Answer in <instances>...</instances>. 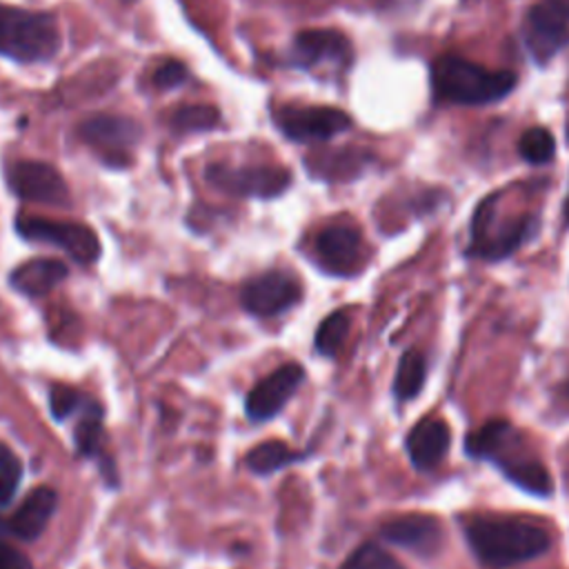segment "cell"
<instances>
[{"label": "cell", "mask_w": 569, "mask_h": 569, "mask_svg": "<svg viewBox=\"0 0 569 569\" xmlns=\"http://www.w3.org/2000/svg\"><path fill=\"white\" fill-rule=\"evenodd\" d=\"M462 529L473 556L482 565L498 569L540 558L551 545L547 529L525 520L476 516Z\"/></svg>", "instance_id": "1"}, {"label": "cell", "mask_w": 569, "mask_h": 569, "mask_svg": "<svg viewBox=\"0 0 569 569\" xmlns=\"http://www.w3.org/2000/svg\"><path fill=\"white\" fill-rule=\"evenodd\" d=\"M518 84L507 69H487L460 56H440L431 64L433 98L445 104L485 107L507 98Z\"/></svg>", "instance_id": "2"}, {"label": "cell", "mask_w": 569, "mask_h": 569, "mask_svg": "<svg viewBox=\"0 0 569 569\" xmlns=\"http://www.w3.org/2000/svg\"><path fill=\"white\" fill-rule=\"evenodd\" d=\"M60 33L53 16L0 4V56L16 62H42L53 58Z\"/></svg>", "instance_id": "3"}, {"label": "cell", "mask_w": 569, "mask_h": 569, "mask_svg": "<svg viewBox=\"0 0 569 569\" xmlns=\"http://www.w3.org/2000/svg\"><path fill=\"white\" fill-rule=\"evenodd\" d=\"M493 207L496 196H489L476 207V213L471 218V242L467 247V253L480 260H505L533 236L538 224L533 216H520L513 220H505L496 227Z\"/></svg>", "instance_id": "4"}, {"label": "cell", "mask_w": 569, "mask_h": 569, "mask_svg": "<svg viewBox=\"0 0 569 569\" xmlns=\"http://www.w3.org/2000/svg\"><path fill=\"white\" fill-rule=\"evenodd\" d=\"M16 231L24 240L53 244L82 264H91L100 256L98 236L93 233L91 227L82 222H60V220L36 218V216H18Z\"/></svg>", "instance_id": "5"}, {"label": "cell", "mask_w": 569, "mask_h": 569, "mask_svg": "<svg viewBox=\"0 0 569 569\" xmlns=\"http://www.w3.org/2000/svg\"><path fill=\"white\" fill-rule=\"evenodd\" d=\"M525 44L538 64H547L569 44V0H540L525 16Z\"/></svg>", "instance_id": "6"}, {"label": "cell", "mask_w": 569, "mask_h": 569, "mask_svg": "<svg viewBox=\"0 0 569 569\" xmlns=\"http://www.w3.org/2000/svg\"><path fill=\"white\" fill-rule=\"evenodd\" d=\"M207 182L216 189L242 196V198H276L291 184V176L284 167H229V164H209L204 169Z\"/></svg>", "instance_id": "7"}, {"label": "cell", "mask_w": 569, "mask_h": 569, "mask_svg": "<svg viewBox=\"0 0 569 569\" xmlns=\"http://www.w3.org/2000/svg\"><path fill=\"white\" fill-rule=\"evenodd\" d=\"M273 122L293 142H322L351 129V118L336 107H280Z\"/></svg>", "instance_id": "8"}, {"label": "cell", "mask_w": 569, "mask_h": 569, "mask_svg": "<svg viewBox=\"0 0 569 569\" xmlns=\"http://www.w3.org/2000/svg\"><path fill=\"white\" fill-rule=\"evenodd\" d=\"M142 129L136 120L124 116L100 113L80 124V138L109 164L122 167L131 158Z\"/></svg>", "instance_id": "9"}, {"label": "cell", "mask_w": 569, "mask_h": 569, "mask_svg": "<svg viewBox=\"0 0 569 569\" xmlns=\"http://www.w3.org/2000/svg\"><path fill=\"white\" fill-rule=\"evenodd\" d=\"M302 296V287L298 278L282 269H271L260 276L249 278L240 289L242 307L262 318L278 316L293 307Z\"/></svg>", "instance_id": "10"}, {"label": "cell", "mask_w": 569, "mask_h": 569, "mask_svg": "<svg viewBox=\"0 0 569 569\" xmlns=\"http://www.w3.org/2000/svg\"><path fill=\"white\" fill-rule=\"evenodd\" d=\"M7 187L22 200L67 204L69 189L56 167L40 160H18L7 167Z\"/></svg>", "instance_id": "11"}, {"label": "cell", "mask_w": 569, "mask_h": 569, "mask_svg": "<svg viewBox=\"0 0 569 569\" xmlns=\"http://www.w3.org/2000/svg\"><path fill=\"white\" fill-rule=\"evenodd\" d=\"M305 380V369L298 362H287L280 369L271 371L262 378L244 400V411L253 422H264L273 418L287 400L298 391L300 382Z\"/></svg>", "instance_id": "12"}, {"label": "cell", "mask_w": 569, "mask_h": 569, "mask_svg": "<svg viewBox=\"0 0 569 569\" xmlns=\"http://www.w3.org/2000/svg\"><path fill=\"white\" fill-rule=\"evenodd\" d=\"M380 536L389 545L413 551L422 558L436 556L445 542V531H442L438 518L427 516V513L398 516L380 527Z\"/></svg>", "instance_id": "13"}, {"label": "cell", "mask_w": 569, "mask_h": 569, "mask_svg": "<svg viewBox=\"0 0 569 569\" xmlns=\"http://www.w3.org/2000/svg\"><path fill=\"white\" fill-rule=\"evenodd\" d=\"M316 256L325 271L351 276L362 264V236L351 224H329L316 236Z\"/></svg>", "instance_id": "14"}, {"label": "cell", "mask_w": 569, "mask_h": 569, "mask_svg": "<svg viewBox=\"0 0 569 569\" xmlns=\"http://www.w3.org/2000/svg\"><path fill=\"white\" fill-rule=\"evenodd\" d=\"M291 62L300 69L318 64L347 67L351 62V42L336 29H307L293 38Z\"/></svg>", "instance_id": "15"}, {"label": "cell", "mask_w": 569, "mask_h": 569, "mask_svg": "<svg viewBox=\"0 0 569 569\" xmlns=\"http://www.w3.org/2000/svg\"><path fill=\"white\" fill-rule=\"evenodd\" d=\"M449 445H451V431H449V425L440 418H422L411 427L405 440L409 462L418 471L433 469L447 456Z\"/></svg>", "instance_id": "16"}, {"label": "cell", "mask_w": 569, "mask_h": 569, "mask_svg": "<svg viewBox=\"0 0 569 569\" xmlns=\"http://www.w3.org/2000/svg\"><path fill=\"white\" fill-rule=\"evenodd\" d=\"M493 465L500 469V473L509 482H513L516 487H520L527 493L545 498L553 491V480H551L547 467L536 456L525 453L522 440L516 442L513 447H509L500 456V460H496Z\"/></svg>", "instance_id": "17"}, {"label": "cell", "mask_w": 569, "mask_h": 569, "mask_svg": "<svg viewBox=\"0 0 569 569\" xmlns=\"http://www.w3.org/2000/svg\"><path fill=\"white\" fill-rule=\"evenodd\" d=\"M58 507V493L51 487H36L9 518V531L20 540H36Z\"/></svg>", "instance_id": "18"}, {"label": "cell", "mask_w": 569, "mask_h": 569, "mask_svg": "<svg viewBox=\"0 0 569 569\" xmlns=\"http://www.w3.org/2000/svg\"><path fill=\"white\" fill-rule=\"evenodd\" d=\"M64 278H67V264L62 260H53V258H33L29 262L18 264L9 273L11 287L31 298L47 296Z\"/></svg>", "instance_id": "19"}, {"label": "cell", "mask_w": 569, "mask_h": 569, "mask_svg": "<svg viewBox=\"0 0 569 569\" xmlns=\"http://www.w3.org/2000/svg\"><path fill=\"white\" fill-rule=\"evenodd\" d=\"M516 438L520 440V433L516 431V427L511 422L491 420L467 436L465 451L469 458L493 462L505 451V447L516 442Z\"/></svg>", "instance_id": "20"}, {"label": "cell", "mask_w": 569, "mask_h": 569, "mask_svg": "<svg viewBox=\"0 0 569 569\" xmlns=\"http://www.w3.org/2000/svg\"><path fill=\"white\" fill-rule=\"evenodd\" d=\"M102 407L96 400H84L80 407V420L73 429V442L80 456L96 458L102 447Z\"/></svg>", "instance_id": "21"}, {"label": "cell", "mask_w": 569, "mask_h": 569, "mask_svg": "<svg viewBox=\"0 0 569 569\" xmlns=\"http://www.w3.org/2000/svg\"><path fill=\"white\" fill-rule=\"evenodd\" d=\"M307 453H298V451H291L284 442L280 440H267L258 447H253L247 458H244V465L253 471V473H260V476H269L273 471H280L282 467L305 458Z\"/></svg>", "instance_id": "22"}, {"label": "cell", "mask_w": 569, "mask_h": 569, "mask_svg": "<svg viewBox=\"0 0 569 569\" xmlns=\"http://www.w3.org/2000/svg\"><path fill=\"white\" fill-rule=\"evenodd\" d=\"M425 373H427V365H425V358L409 349L402 353L398 367H396V376H393V396L400 400V402H407V400H413L422 385H425Z\"/></svg>", "instance_id": "23"}, {"label": "cell", "mask_w": 569, "mask_h": 569, "mask_svg": "<svg viewBox=\"0 0 569 569\" xmlns=\"http://www.w3.org/2000/svg\"><path fill=\"white\" fill-rule=\"evenodd\" d=\"M349 327H351V318L347 311H333L329 313L320 325H318V331H316V338H313V347L318 353L322 356H336L349 333Z\"/></svg>", "instance_id": "24"}, {"label": "cell", "mask_w": 569, "mask_h": 569, "mask_svg": "<svg viewBox=\"0 0 569 569\" xmlns=\"http://www.w3.org/2000/svg\"><path fill=\"white\" fill-rule=\"evenodd\" d=\"M220 113L211 104H182L171 116V127L180 133H196V131H209L218 127Z\"/></svg>", "instance_id": "25"}, {"label": "cell", "mask_w": 569, "mask_h": 569, "mask_svg": "<svg viewBox=\"0 0 569 569\" xmlns=\"http://www.w3.org/2000/svg\"><path fill=\"white\" fill-rule=\"evenodd\" d=\"M556 140L545 127L527 129L518 140V153L531 164H545L553 158Z\"/></svg>", "instance_id": "26"}, {"label": "cell", "mask_w": 569, "mask_h": 569, "mask_svg": "<svg viewBox=\"0 0 569 569\" xmlns=\"http://www.w3.org/2000/svg\"><path fill=\"white\" fill-rule=\"evenodd\" d=\"M340 569H405L391 553L376 542H365L342 562Z\"/></svg>", "instance_id": "27"}, {"label": "cell", "mask_w": 569, "mask_h": 569, "mask_svg": "<svg viewBox=\"0 0 569 569\" xmlns=\"http://www.w3.org/2000/svg\"><path fill=\"white\" fill-rule=\"evenodd\" d=\"M22 480V462L20 458L0 442V507H7Z\"/></svg>", "instance_id": "28"}, {"label": "cell", "mask_w": 569, "mask_h": 569, "mask_svg": "<svg viewBox=\"0 0 569 569\" xmlns=\"http://www.w3.org/2000/svg\"><path fill=\"white\" fill-rule=\"evenodd\" d=\"M84 405L82 393L69 385H53L49 391V409L56 420H67Z\"/></svg>", "instance_id": "29"}, {"label": "cell", "mask_w": 569, "mask_h": 569, "mask_svg": "<svg viewBox=\"0 0 569 569\" xmlns=\"http://www.w3.org/2000/svg\"><path fill=\"white\" fill-rule=\"evenodd\" d=\"M184 80H187V67L180 60H167L153 73V84L158 89H173Z\"/></svg>", "instance_id": "30"}, {"label": "cell", "mask_w": 569, "mask_h": 569, "mask_svg": "<svg viewBox=\"0 0 569 569\" xmlns=\"http://www.w3.org/2000/svg\"><path fill=\"white\" fill-rule=\"evenodd\" d=\"M0 569H33V565L20 549L0 540Z\"/></svg>", "instance_id": "31"}, {"label": "cell", "mask_w": 569, "mask_h": 569, "mask_svg": "<svg viewBox=\"0 0 569 569\" xmlns=\"http://www.w3.org/2000/svg\"><path fill=\"white\" fill-rule=\"evenodd\" d=\"M565 224H569V196H567V200H565Z\"/></svg>", "instance_id": "32"}, {"label": "cell", "mask_w": 569, "mask_h": 569, "mask_svg": "<svg viewBox=\"0 0 569 569\" xmlns=\"http://www.w3.org/2000/svg\"><path fill=\"white\" fill-rule=\"evenodd\" d=\"M4 531H9V525L4 522V520H0V540H2V536H4Z\"/></svg>", "instance_id": "33"}, {"label": "cell", "mask_w": 569, "mask_h": 569, "mask_svg": "<svg viewBox=\"0 0 569 569\" xmlns=\"http://www.w3.org/2000/svg\"><path fill=\"white\" fill-rule=\"evenodd\" d=\"M567 140H569V129H567Z\"/></svg>", "instance_id": "34"}, {"label": "cell", "mask_w": 569, "mask_h": 569, "mask_svg": "<svg viewBox=\"0 0 569 569\" xmlns=\"http://www.w3.org/2000/svg\"><path fill=\"white\" fill-rule=\"evenodd\" d=\"M567 391H569V385H567Z\"/></svg>", "instance_id": "35"}]
</instances>
